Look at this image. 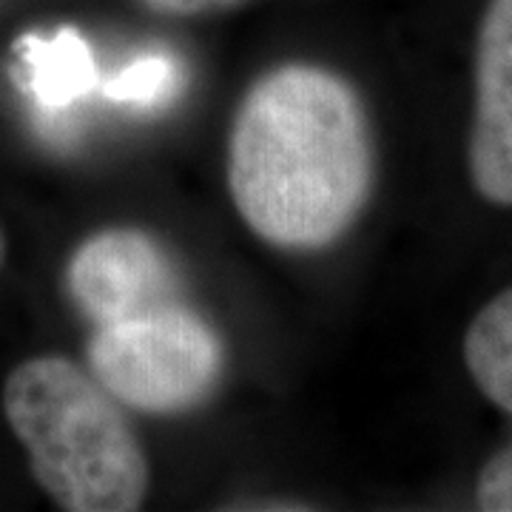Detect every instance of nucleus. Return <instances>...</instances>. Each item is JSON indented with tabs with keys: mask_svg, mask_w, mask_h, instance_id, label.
<instances>
[{
	"mask_svg": "<svg viewBox=\"0 0 512 512\" xmlns=\"http://www.w3.org/2000/svg\"><path fill=\"white\" fill-rule=\"evenodd\" d=\"M228 191L242 222L279 251L336 245L376 185L367 109L348 77L285 63L239 100L228 134Z\"/></svg>",
	"mask_w": 512,
	"mask_h": 512,
	"instance_id": "f257e3e1",
	"label": "nucleus"
},
{
	"mask_svg": "<svg viewBox=\"0 0 512 512\" xmlns=\"http://www.w3.org/2000/svg\"><path fill=\"white\" fill-rule=\"evenodd\" d=\"M3 413L60 510L134 512L146 504V450L89 367L66 356L26 359L3 384Z\"/></svg>",
	"mask_w": 512,
	"mask_h": 512,
	"instance_id": "f03ea898",
	"label": "nucleus"
},
{
	"mask_svg": "<svg viewBox=\"0 0 512 512\" xmlns=\"http://www.w3.org/2000/svg\"><path fill=\"white\" fill-rule=\"evenodd\" d=\"M86 359L117 402L151 416L200 407L225 373L220 333L180 299L94 328Z\"/></svg>",
	"mask_w": 512,
	"mask_h": 512,
	"instance_id": "7ed1b4c3",
	"label": "nucleus"
},
{
	"mask_svg": "<svg viewBox=\"0 0 512 512\" xmlns=\"http://www.w3.org/2000/svg\"><path fill=\"white\" fill-rule=\"evenodd\" d=\"M66 285L94 328L180 299L171 256L140 228H106L83 239L66 265Z\"/></svg>",
	"mask_w": 512,
	"mask_h": 512,
	"instance_id": "20e7f679",
	"label": "nucleus"
},
{
	"mask_svg": "<svg viewBox=\"0 0 512 512\" xmlns=\"http://www.w3.org/2000/svg\"><path fill=\"white\" fill-rule=\"evenodd\" d=\"M467 171L481 200L512 208V0H487L478 23Z\"/></svg>",
	"mask_w": 512,
	"mask_h": 512,
	"instance_id": "39448f33",
	"label": "nucleus"
},
{
	"mask_svg": "<svg viewBox=\"0 0 512 512\" xmlns=\"http://www.w3.org/2000/svg\"><path fill=\"white\" fill-rule=\"evenodd\" d=\"M18 52L29 69L32 92L49 109L69 106L100 83L92 52L74 29H60L52 40L35 35L20 37Z\"/></svg>",
	"mask_w": 512,
	"mask_h": 512,
	"instance_id": "423d86ee",
	"label": "nucleus"
},
{
	"mask_svg": "<svg viewBox=\"0 0 512 512\" xmlns=\"http://www.w3.org/2000/svg\"><path fill=\"white\" fill-rule=\"evenodd\" d=\"M464 365L478 390L512 416V288L473 316L464 333Z\"/></svg>",
	"mask_w": 512,
	"mask_h": 512,
	"instance_id": "0eeeda50",
	"label": "nucleus"
},
{
	"mask_svg": "<svg viewBox=\"0 0 512 512\" xmlns=\"http://www.w3.org/2000/svg\"><path fill=\"white\" fill-rule=\"evenodd\" d=\"M174 83V66L165 57H143L103 83V92L117 103H154Z\"/></svg>",
	"mask_w": 512,
	"mask_h": 512,
	"instance_id": "6e6552de",
	"label": "nucleus"
},
{
	"mask_svg": "<svg viewBox=\"0 0 512 512\" xmlns=\"http://www.w3.org/2000/svg\"><path fill=\"white\" fill-rule=\"evenodd\" d=\"M476 507L484 512H512V444L481 467Z\"/></svg>",
	"mask_w": 512,
	"mask_h": 512,
	"instance_id": "1a4fd4ad",
	"label": "nucleus"
},
{
	"mask_svg": "<svg viewBox=\"0 0 512 512\" xmlns=\"http://www.w3.org/2000/svg\"><path fill=\"white\" fill-rule=\"evenodd\" d=\"M146 12L160 18H200L245 6L248 0H137Z\"/></svg>",
	"mask_w": 512,
	"mask_h": 512,
	"instance_id": "9d476101",
	"label": "nucleus"
},
{
	"mask_svg": "<svg viewBox=\"0 0 512 512\" xmlns=\"http://www.w3.org/2000/svg\"><path fill=\"white\" fill-rule=\"evenodd\" d=\"M6 259V237H3V228H0V265Z\"/></svg>",
	"mask_w": 512,
	"mask_h": 512,
	"instance_id": "9b49d317",
	"label": "nucleus"
}]
</instances>
